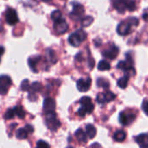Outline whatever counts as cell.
Instances as JSON below:
<instances>
[{
	"label": "cell",
	"instance_id": "cell-31",
	"mask_svg": "<svg viewBox=\"0 0 148 148\" xmlns=\"http://www.w3.org/2000/svg\"><path fill=\"white\" fill-rule=\"evenodd\" d=\"M136 9V5L133 0H128V2L126 4V10L130 12H133Z\"/></svg>",
	"mask_w": 148,
	"mask_h": 148
},
{
	"label": "cell",
	"instance_id": "cell-41",
	"mask_svg": "<svg viewBox=\"0 0 148 148\" xmlns=\"http://www.w3.org/2000/svg\"><path fill=\"white\" fill-rule=\"evenodd\" d=\"M75 58H76V60H78V61H81V60H82V53H81V52L78 53V54L76 55Z\"/></svg>",
	"mask_w": 148,
	"mask_h": 148
},
{
	"label": "cell",
	"instance_id": "cell-34",
	"mask_svg": "<svg viewBox=\"0 0 148 148\" xmlns=\"http://www.w3.org/2000/svg\"><path fill=\"white\" fill-rule=\"evenodd\" d=\"M37 148H50V145L44 140H38L37 142Z\"/></svg>",
	"mask_w": 148,
	"mask_h": 148
},
{
	"label": "cell",
	"instance_id": "cell-38",
	"mask_svg": "<svg viewBox=\"0 0 148 148\" xmlns=\"http://www.w3.org/2000/svg\"><path fill=\"white\" fill-rule=\"evenodd\" d=\"M25 128L26 129V131H27L29 133H32V132H34V128H33V126H32V125H26Z\"/></svg>",
	"mask_w": 148,
	"mask_h": 148
},
{
	"label": "cell",
	"instance_id": "cell-27",
	"mask_svg": "<svg viewBox=\"0 0 148 148\" xmlns=\"http://www.w3.org/2000/svg\"><path fill=\"white\" fill-rule=\"evenodd\" d=\"M93 22V18L91 16H86L84 17L81 20V25L83 27H88L89 25H92V23Z\"/></svg>",
	"mask_w": 148,
	"mask_h": 148
},
{
	"label": "cell",
	"instance_id": "cell-3",
	"mask_svg": "<svg viewBox=\"0 0 148 148\" xmlns=\"http://www.w3.org/2000/svg\"><path fill=\"white\" fill-rule=\"evenodd\" d=\"M126 57V60L125 61H120L119 62L117 67L120 70H123L126 72H131V75H133V74H135V70L133 68V61H132V58L131 57V55L129 53H127L125 55Z\"/></svg>",
	"mask_w": 148,
	"mask_h": 148
},
{
	"label": "cell",
	"instance_id": "cell-29",
	"mask_svg": "<svg viewBox=\"0 0 148 148\" xmlns=\"http://www.w3.org/2000/svg\"><path fill=\"white\" fill-rule=\"evenodd\" d=\"M51 19L53 20V22H54V21H57V20L62 18V13H61L60 11L55 10L54 12H52V13H51Z\"/></svg>",
	"mask_w": 148,
	"mask_h": 148
},
{
	"label": "cell",
	"instance_id": "cell-14",
	"mask_svg": "<svg viewBox=\"0 0 148 148\" xmlns=\"http://www.w3.org/2000/svg\"><path fill=\"white\" fill-rule=\"evenodd\" d=\"M135 140L140 148H148V134L147 133H142V134L138 135L135 138Z\"/></svg>",
	"mask_w": 148,
	"mask_h": 148
},
{
	"label": "cell",
	"instance_id": "cell-4",
	"mask_svg": "<svg viewBox=\"0 0 148 148\" xmlns=\"http://www.w3.org/2000/svg\"><path fill=\"white\" fill-rule=\"evenodd\" d=\"M72 11L70 13V18L72 20H79L80 18H83L84 13H85V9L84 7L79 4V3H72Z\"/></svg>",
	"mask_w": 148,
	"mask_h": 148
},
{
	"label": "cell",
	"instance_id": "cell-37",
	"mask_svg": "<svg viewBox=\"0 0 148 148\" xmlns=\"http://www.w3.org/2000/svg\"><path fill=\"white\" fill-rule=\"evenodd\" d=\"M86 111L84 109V108H82V107H80L79 110H78V115L79 116H80V117H85L86 115Z\"/></svg>",
	"mask_w": 148,
	"mask_h": 148
},
{
	"label": "cell",
	"instance_id": "cell-10",
	"mask_svg": "<svg viewBox=\"0 0 148 148\" xmlns=\"http://www.w3.org/2000/svg\"><path fill=\"white\" fill-rule=\"evenodd\" d=\"M119 52V48L116 46V45H111L108 49L105 50L103 52H102V55L106 58H109V59H114L117 58L118 54Z\"/></svg>",
	"mask_w": 148,
	"mask_h": 148
},
{
	"label": "cell",
	"instance_id": "cell-17",
	"mask_svg": "<svg viewBox=\"0 0 148 148\" xmlns=\"http://www.w3.org/2000/svg\"><path fill=\"white\" fill-rule=\"evenodd\" d=\"M86 135H87V137L89 138H93L97 134V130H96V128H95V126L93 125L88 124L86 126Z\"/></svg>",
	"mask_w": 148,
	"mask_h": 148
},
{
	"label": "cell",
	"instance_id": "cell-18",
	"mask_svg": "<svg viewBox=\"0 0 148 148\" xmlns=\"http://www.w3.org/2000/svg\"><path fill=\"white\" fill-rule=\"evenodd\" d=\"M86 133H85V132L82 129H78L75 132V137L78 139V141L81 142V143H86Z\"/></svg>",
	"mask_w": 148,
	"mask_h": 148
},
{
	"label": "cell",
	"instance_id": "cell-42",
	"mask_svg": "<svg viewBox=\"0 0 148 148\" xmlns=\"http://www.w3.org/2000/svg\"><path fill=\"white\" fill-rule=\"evenodd\" d=\"M4 53H5V48L0 45V57H1Z\"/></svg>",
	"mask_w": 148,
	"mask_h": 148
},
{
	"label": "cell",
	"instance_id": "cell-46",
	"mask_svg": "<svg viewBox=\"0 0 148 148\" xmlns=\"http://www.w3.org/2000/svg\"><path fill=\"white\" fill-rule=\"evenodd\" d=\"M36 148H37V147H36Z\"/></svg>",
	"mask_w": 148,
	"mask_h": 148
},
{
	"label": "cell",
	"instance_id": "cell-25",
	"mask_svg": "<svg viewBox=\"0 0 148 148\" xmlns=\"http://www.w3.org/2000/svg\"><path fill=\"white\" fill-rule=\"evenodd\" d=\"M42 89V85L39 83V82H34L32 83V85L31 86V88H30V93H36V92H40Z\"/></svg>",
	"mask_w": 148,
	"mask_h": 148
},
{
	"label": "cell",
	"instance_id": "cell-28",
	"mask_svg": "<svg viewBox=\"0 0 148 148\" xmlns=\"http://www.w3.org/2000/svg\"><path fill=\"white\" fill-rule=\"evenodd\" d=\"M15 115H16V113H15L14 108H9V109L6 111V112L5 113L4 118H5V119L9 120V119H12L15 117Z\"/></svg>",
	"mask_w": 148,
	"mask_h": 148
},
{
	"label": "cell",
	"instance_id": "cell-21",
	"mask_svg": "<svg viewBox=\"0 0 148 148\" xmlns=\"http://www.w3.org/2000/svg\"><path fill=\"white\" fill-rule=\"evenodd\" d=\"M128 80H129V76L127 75L123 76L118 80V86L121 89H125L128 85Z\"/></svg>",
	"mask_w": 148,
	"mask_h": 148
},
{
	"label": "cell",
	"instance_id": "cell-5",
	"mask_svg": "<svg viewBox=\"0 0 148 148\" xmlns=\"http://www.w3.org/2000/svg\"><path fill=\"white\" fill-rule=\"evenodd\" d=\"M5 21L8 25H15L18 22V17L17 14V12L15 9L8 7L5 12Z\"/></svg>",
	"mask_w": 148,
	"mask_h": 148
},
{
	"label": "cell",
	"instance_id": "cell-40",
	"mask_svg": "<svg viewBox=\"0 0 148 148\" xmlns=\"http://www.w3.org/2000/svg\"><path fill=\"white\" fill-rule=\"evenodd\" d=\"M89 68L90 69H92L93 67H94V60L91 58V57H89Z\"/></svg>",
	"mask_w": 148,
	"mask_h": 148
},
{
	"label": "cell",
	"instance_id": "cell-6",
	"mask_svg": "<svg viewBox=\"0 0 148 148\" xmlns=\"http://www.w3.org/2000/svg\"><path fill=\"white\" fill-rule=\"evenodd\" d=\"M12 79L8 75H1L0 76V94L5 95L12 86Z\"/></svg>",
	"mask_w": 148,
	"mask_h": 148
},
{
	"label": "cell",
	"instance_id": "cell-23",
	"mask_svg": "<svg viewBox=\"0 0 148 148\" xmlns=\"http://www.w3.org/2000/svg\"><path fill=\"white\" fill-rule=\"evenodd\" d=\"M111 68V65L109 64V62H107L106 60H101L99 61V64H98V69L99 71H108Z\"/></svg>",
	"mask_w": 148,
	"mask_h": 148
},
{
	"label": "cell",
	"instance_id": "cell-33",
	"mask_svg": "<svg viewBox=\"0 0 148 148\" xmlns=\"http://www.w3.org/2000/svg\"><path fill=\"white\" fill-rule=\"evenodd\" d=\"M96 101L99 104H104V103H106V96H105V93H99L97 95V98H96Z\"/></svg>",
	"mask_w": 148,
	"mask_h": 148
},
{
	"label": "cell",
	"instance_id": "cell-12",
	"mask_svg": "<svg viewBox=\"0 0 148 148\" xmlns=\"http://www.w3.org/2000/svg\"><path fill=\"white\" fill-rule=\"evenodd\" d=\"M117 32L120 36L128 35L131 32V25L127 21H123L119 23L117 27Z\"/></svg>",
	"mask_w": 148,
	"mask_h": 148
},
{
	"label": "cell",
	"instance_id": "cell-9",
	"mask_svg": "<svg viewBox=\"0 0 148 148\" xmlns=\"http://www.w3.org/2000/svg\"><path fill=\"white\" fill-rule=\"evenodd\" d=\"M91 84H92V80H91L90 78L80 79L77 82V88L80 92H87L90 89Z\"/></svg>",
	"mask_w": 148,
	"mask_h": 148
},
{
	"label": "cell",
	"instance_id": "cell-15",
	"mask_svg": "<svg viewBox=\"0 0 148 148\" xmlns=\"http://www.w3.org/2000/svg\"><path fill=\"white\" fill-rule=\"evenodd\" d=\"M128 0H115L113 2V7L120 13H124L126 10V4Z\"/></svg>",
	"mask_w": 148,
	"mask_h": 148
},
{
	"label": "cell",
	"instance_id": "cell-43",
	"mask_svg": "<svg viewBox=\"0 0 148 148\" xmlns=\"http://www.w3.org/2000/svg\"><path fill=\"white\" fill-rule=\"evenodd\" d=\"M42 1H44V2H46V3H48V2H51V0H42Z\"/></svg>",
	"mask_w": 148,
	"mask_h": 148
},
{
	"label": "cell",
	"instance_id": "cell-36",
	"mask_svg": "<svg viewBox=\"0 0 148 148\" xmlns=\"http://www.w3.org/2000/svg\"><path fill=\"white\" fill-rule=\"evenodd\" d=\"M142 109L146 115H148V100L145 99L142 103Z\"/></svg>",
	"mask_w": 148,
	"mask_h": 148
},
{
	"label": "cell",
	"instance_id": "cell-22",
	"mask_svg": "<svg viewBox=\"0 0 148 148\" xmlns=\"http://www.w3.org/2000/svg\"><path fill=\"white\" fill-rule=\"evenodd\" d=\"M28 132L26 131V129L24 127V128H19L18 131H17V133H16V136L19 139H25L27 138L28 136Z\"/></svg>",
	"mask_w": 148,
	"mask_h": 148
},
{
	"label": "cell",
	"instance_id": "cell-35",
	"mask_svg": "<svg viewBox=\"0 0 148 148\" xmlns=\"http://www.w3.org/2000/svg\"><path fill=\"white\" fill-rule=\"evenodd\" d=\"M127 22L131 25H134V26H138V19L137 18H134V17H131L128 18Z\"/></svg>",
	"mask_w": 148,
	"mask_h": 148
},
{
	"label": "cell",
	"instance_id": "cell-30",
	"mask_svg": "<svg viewBox=\"0 0 148 148\" xmlns=\"http://www.w3.org/2000/svg\"><path fill=\"white\" fill-rule=\"evenodd\" d=\"M20 88H21V90H22V91H24V92H27V91H29V90H30V88H31V86H30V82H29V80H28V79H25V80H23V81H22V83H21Z\"/></svg>",
	"mask_w": 148,
	"mask_h": 148
},
{
	"label": "cell",
	"instance_id": "cell-1",
	"mask_svg": "<svg viewBox=\"0 0 148 148\" xmlns=\"http://www.w3.org/2000/svg\"><path fill=\"white\" fill-rule=\"evenodd\" d=\"M86 38V33L83 30H78L75 32H73L69 36L68 41L69 44L74 47L80 45V44Z\"/></svg>",
	"mask_w": 148,
	"mask_h": 148
},
{
	"label": "cell",
	"instance_id": "cell-24",
	"mask_svg": "<svg viewBox=\"0 0 148 148\" xmlns=\"http://www.w3.org/2000/svg\"><path fill=\"white\" fill-rule=\"evenodd\" d=\"M97 86H99V87H102V88H104V89H108L109 86H110V84H109V82H108L106 79H105L104 78H99V79H97Z\"/></svg>",
	"mask_w": 148,
	"mask_h": 148
},
{
	"label": "cell",
	"instance_id": "cell-11",
	"mask_svg": "<svg viewBox=\"0 0 148 148\" xmlns=\"http://www.w3.org/2000/svg\"><path fill=\"white\" fill-rule=\"evenodd\" d=\"M43 107L45 113L54 112L56 109V102L52 98H45L44 100Z\"/></svg>",
	"mask_w": 148,
	"mask_h": 148
},
{
	"label": "cell",
	"instance_id": "cell-16",
	"mask_svg": "<svg viewBox=\"0 0 148 148\" xmlns=\"http://www.w3.org/2000/svg\"><path fill=\"white\" fill-rule=\"evenodd\" d=\"M40 59H41V56H39V55L30 57L29 59H28V64H29L30 68H31L34 72H38L36 65H37L38 63L40 61Z\"/></svg>",
	"mask_w": 148,
	"mask_h": 148
},
{
	"label": "cell",
	"instance_id": "cell-20",
	"mask_svg": "<svg viewBox=\"0 0 148 148\" xmlns=\"http://www.w3.org/2000/svg\"><path fill=\"white\" fill-rule=\"evenodd\" d=\"M46 56H47V58L49 59V61L51 64H53L58 61V58L56 57V54H55V52L51 49H47L46 50Z\"/></svg>",
	"mask_w": 148,
	"mask_h": 148
},
{
	"label": "cell",
	"instance_id": "cell-44",
	"mask_svg": "<svg viewBox=\"0 0 148 148\" xmlns=\"http://www.w3.org/2000/svg\"><path fill=\"white\" fill-rule=\"evenodd\" d=\"M68 148H72L71 146H68Z\"/></svg>",
	"mask_w": 148,
	"mask_h": 148
},
{
	"label": "cell",
	"instance_id": "cell-2",
	"mask_svg": "<svg viewBox=\"0 0 148 148\" xmlns=\"http://www.w3.org/2000/svg\"><path fill=\"white\" fill-rule=\"evenodd\" d=\"M45 124H46L47 127L51 131H53V132L57 131L60 127V122L57 119V116H56L55 112L46 113V116H45Z\"/></svg>",
	"mask_w": 148,
	"mask_h": 148
},
{
	"label": "cell",
	"instance_id": "cell-7",
	"mask_svg": "<svg viewBox=\"0 0 148 148\" xmlns=\"http://www.w3.org/2000/svg\"><path fill=\"white\" fill-rule=\"evenodd\" d=\"M53 28H54V31L56 32V33L64 34L68 30V25H67L66 21L64 20V18H60V19H58L57 21H54Z\"/></svg>",
	"mask_w": 148,
	"mask_h": 148
},
{
	"label": "cell",
	"instance_id": "cell-19",
	"mask_svg": "<svg viewBox=\"0 0 148 148\" xmlns=\"http://www.w3.org/2000/svg\"><path fill=\"white\" fill-rule=\"evenodd\" d=\"M126 138V133L122 131V130H119V131H117L115 132V133L113 134V138L114 140L118 141V142H123Z\"/></svg>",
	"mask_w": 148,
	"mask_h": 148
},
{
	"label": "cell",
	"instance_id": "cell-8",
	"mask_svg": "<svg viewBox=\"0 0 148 148\" xmlns=\"http://www.w3.org/2000/svg\"><path fill=\"white\" fill-rule=\"evenodd\" d=\"M81 107L84 108L87 113H92L94 110V106L92 102V99L90 97L85 96L83 98H81L80 101H79Z\"/></svg>",
	"mask_w": 148,
	"mask_h": 148
},
{
	"label": "cell",
	"instance_id": "cell-39",
	"mask_svg": "<svg viewBox=\"0 0 148 148\" xmlns=\"http://www.w3.org/2000/svg\"><path fill=\"white\" fill-rule=\"evenodd\" d=\"M142 18H143V19H144L145 21L148 22V9L145 11V12H144L143 15H142Z\"/></svg>",
	"mask_w": 148,
	"mask_h": 148
},
{
	"label": "cell",
	"instance_id": "cell-45",
	"mask_svg": "<svg viewBox=\"0 0 148 148\" xmlns=\"http://www.w3.org/2000/svg\"><path fill=\"white\" fill-rule=\"evenodd\" d=\"M0 62H1V58H0Z\"/></svg>",
	"mask_w": 148,
	"mask_h": 148
},
{
	"label": "cell",
	"instance_id": "cell-13",
	"mask_svg": "<svg viewBox=\"0 0 148 148\" xmlns=\"http://www.w3.org/2000/svg\"><path fill=\"white\" fill-rule=\"evenodd\" d=\"M135 119V115L132 113H126L125 112H122L119 114V122L123 125H130Z\"/></svg>",
	"mask_w": 148,
	"mask_h": 148
},
{
	"label": "cell",
	"instance_id": "cell-26",
	"mask_svg": "<svg viewBox=\"0 0 148 148\" xmlns=\"http://www.w3.org/2000/svg\"><path fill=\"white\" fill-rule=\"evenodd\" d=\"M14 111L16 115L19 118V119H24L25 117V112L23 109V107L21 106H17L14 107Z\"/></svg>",
	"mask_w": 148,
	"mask_h": 148
},
{
	"label": "cell",
	"instance_id": "cell-32",
	"mask_svg": "<svg viewBox=\"0 0 148 148\" xmlns=\"http://www.w3.org/2000/svg\"><path fill=\"white\" fill-rule=\"evenodd\" d=\"M105 96H106V103L114 100V99H115V97H116L115 94L112 93V92H105Z\"/></svg>",
	"mask_w": 148,
	"mask_h": 148
}]
</instances>
